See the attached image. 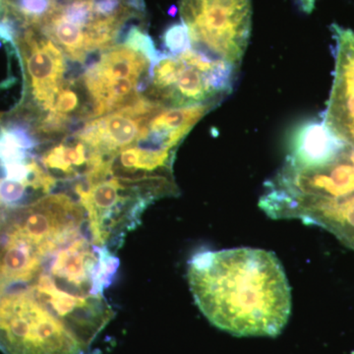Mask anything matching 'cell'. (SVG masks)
I'll return each mask as SVG.
<instances>
[{"label": "cell", "instance_id": "9", "mask_svg": "<svg viewBox=\"0 0 354 354\" xmlns=\"http://www.w3.org/2000/svg\"><path fill=\"white\" fill-rule=\"evenodd\" d=\"M346 146L328 129L323 118L305 121L291 135L285 162L298 167H320L334 160Z\"/></svg>", "mask_w": 354, "mask_h": 354}, {"label": "cell", "instance_id": "11", "mask_svg": "<svg viewBox=\"0 0 354 354\" xmlns=\"http://www.w3.org/2000/svg\"><path fill=\"white\" fill-rule=\"evenodd\" d=\"M162 46L165 53L177 55L191 48L187 29L183 23L172 24L165 30L162 37Z\"/></svg>", "mask_w": 354, "mask_h": 354}, {"label": "cell", "instance_id": "5", "mask_svg": "<svg viewBox=\"0 0 354 354\" xmlns=\"http://www.w3.org/2000/svg\"><path fill=\"white\" fill-rule=\"evenodd\" d=\"M72 190L85 209L88 232L95 245L118 248L127 232L140 223L142 214L153 202L138 186L115 177L86 185L73 181Z\"/></svg>", "mask_w": 354, "mask_h": 354}, {"label": "cell", "instance_id": "3", "mask_svg": "<svg viewBox=\"0 0 354 354\" xmlns=\"http://www.w3.org/2000/svg\"><path fill=\"white\" fill-rule=\"evenodd\" d=\"M181 23L191 48L241 66L251 35V0H180Z\"/></svg>", "mask_w": 354, "mask_h": 354}, {"label": "cell", "instance_id": "13", "mask_svg": "<svg viewBox=\"0 0 354 354\" xmlns=\"http://www.w3.org/2000/svg\"><path fill=\"white\" fill-rule=\"evenodd\" d=\"M4 113H0V122L3 120Z\"/></svg>", "mask_w": 354, "mask_h": 354}, {"label": "cell", "instance_id": "8", "mask_svg": "<svg viewBox=\"0 0 354 354\" xmlns=\"http://www.w3.org/2000/svg\"><path fill=\"white\" fill-rule=\"evenodd\" d=\"M156 113L137 115L127 108L121 109L88 121L73 135L91 150L111 158L123 149L136 145L144 127Z\"/></svg>", "mask_w": 354, "mask_h": 354}, {"label": "cell", "instance_id": "10", "mask_svg": "<svg viewBox=\"0 0 354 354\" xmlns=\"http://www.w3.org/2000/svg\"><path fill=\"white\" fill-rule=\"evenodd\" d=\"M292 218L326 228L354 250V193L339 199L308 205Z\"/></svg>", "mask_w": 354, "mask_h": 354}, {"label": "cell", "instance_id": "12", "mask_svg": "<svg viewBox=\"0 0 354 354\" xmlns=\"http://www.w3.org/2000/svg\"><path fill=\"white\" fill-rule=\"evenodd\" d=\"M317 0H295V3L299 6L304 12L309 14L313 11Z\"/></svg>", "mask_w": 354, "mask_h": 354}, {"label": "cell", "instance_id": "2", "mask_svg": "<svg viewBox=\"0 0 354 354\" xmlns=\"http://www.w3.org/2000/svg\"><path fill=\"white\" fill-rule=\"evenodd\" d=\"M239 71L193 48L177 55L160 53L144 95L167 109L221 102L232 93Z\"/></svg>", "mask_w": 354, "mask_h": 354}, {"label": "cell", "instance_id": "4", "mask_svg": "<svg viewBox=\"0 0 354 354\" xmlns=\"http://www.w3.org/2000/svg\"><path fill=\"white\" fill-rule=\"evenodd\" d=\"M3 354H85L75 335L27 288L0 297Z\"/></svg>", "mask_w": 354, "mask_h": 354}, {"label": "cell", "instance_id": "1", "mask_svg": "<svg viewBox=\"0 0 354 354\" xmlns=\"http://www.w3.org/2000/svg\"><path fill=\"white\" fill-rule=\"evenodd\" d=\"M188 279L202 313L228 334L274 337L290 320V285L270 251L245 247L195 253Z\"/></svg>", "mask_w": 354, "mask_h": 354}, {"label": "cell", "instance_id": "6", "mask_svg": "<svg viewBox=\"0 0 354 354\" xmlns=\"http://www.w3.org/2000/svg\"><path fill=\"white\" fill-rule=\"evenodd\" d=\"M24 65L27 88L32 102L22 108L36 114L53 108L55 95L67 71L64 51L39 28L27 27L14 41Z\"/></svg>", "mask_w": 354, "mask_h": 354}, {"label": "cell", "instance_id": "7", "mask_svg": "<svg viewBox=\"0 0 354 354\" xmlns=\"http://www.w3.org/2000/svg\"><path fill=\"white\" fill-rule=\"evenodd\" d=\"M332 32L335 39L334 82L322 118L335 136L354 147V32L333 24Z\"/></svg>", "mask_w": 354, "mask_h": 354}]
</instances>
